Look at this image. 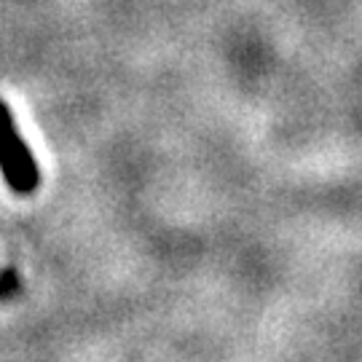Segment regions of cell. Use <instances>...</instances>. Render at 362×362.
Segmentation results:
<instances>
[{
	"label": "cell",
	"mask_w": 362,
	"mask_h": 362,
	"mask_svg": "<svg viewBox=\"0 0 362 362\" xmlns=\"http://www.w3.org/2000/svg\"><path fill=\"white\" fill-rule=\"evenodd\" d=\"M16 274L13 272H0V298H8L11 293H16Z\"/></svg>",
	"instance_id": "7a4b0ae2"
},
{
	"label": "cell",
	"mask_w": 362,
	"mask_h": 362,
	"mask_svg": "<svg viewBox=\"0 0 362 362\" xmlns=\"http://www.w3.org/2000/svg\"><path fill=\"white\" fill-rule=\"evenodd\" d=\"M0 172H3L6 182L11 185V191L22 196H30L40 182L38 164H35L27 143L19 137V132L13 127L11 110L3 100H0Z\"/></svg>",
	"instance_id": "6da1fadb"
}]
</instances>
